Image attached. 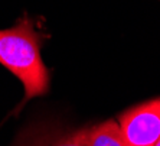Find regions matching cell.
Segmentation results:
<instances>
[{"label":"cell","instance_id":"obj_1","mask_svg":"<svg viewBox=\"0 0 160 146\" xmlns=\"http://www.w3.org/2000/svg\"><path fill=\"white\" fill-rule=\"evenodd\" d=\"M43 38L38 32L35 20L28 15L13 26L0 30V64L15 74L25 87V98L13 114L30 98L43 96L49 90V72L41 58Z\"/></svg>","mask_w":160,"mask_h":146},{"label":"cell","instance_id":"obj_2","mask_svg":"<svg viewBox=\"0 0 160 146\" xmlns=\"http://www.w3.org/2000/svg\"><path fill=\"white\" fill-rule=\"evenodd\" d=\"M118 120L127 146H154L160 138V98L126 110Z\"/></svg>","mask_w":160,"mask_h":146},{"label":"cell","instance_id":"obj_3","mask_svg":"<svg viewBox=\"0 0 160 146\" xmlns=\"http://www.w3.org/2000/svg\"><path fill=\"white\" fill-rule=\"evenodd\" d=\"M18 146H87V143L84 129L75 132L42 129L28 133Z\"/></svg>","mask_w":160,"mask_h":146},{"label":"cell","instance_id":"obj_4","mask_svg":"<svg viewBox=\"0 0 160 146\" xmlns=\"http://www.w3.org/2000/svg\"><path fill=\"white\" fill-rule=\"evenodd\" d=\"M84 133L87 146H127L121 128L114 120L84 129Z\"/></svg>","mask_w":160,"mask_h":146},{"label":"cell","instance_id":"obj_5","mask_svg":"<svg viewBox=\"0 0 160 146\" xmlns=\"http://www.w3.org/2000/svg\"><path fill=\"white\" fill-rule=\"evenodd\" d=\"M154 146H160V138H159V140L156 142V145H154Z\"/></svg>","mask_w":160,"mask_h":146}]
</instances>
